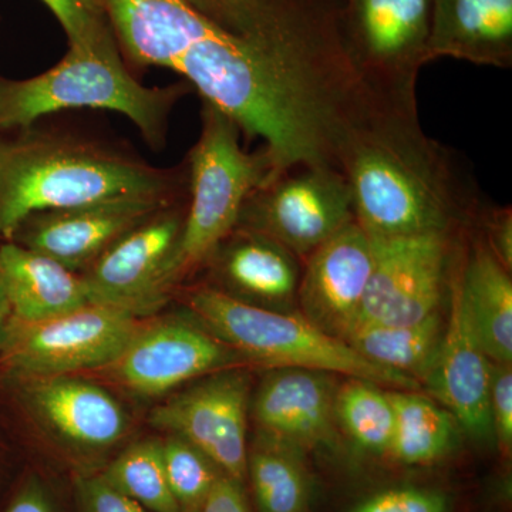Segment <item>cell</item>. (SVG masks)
Returning a JSON list of instances; mask_svg holds the SVG:
<instances>
[{
    "instance_id": "1",
    "label": "cell",
    "mask_w": 512,
    "mask_h": 512,
    "mask_svg": "<svg viewBox=\"0 0 512 512\" xmlns=\"http://www.w3.org/2000/svg\"><path fill=\"white\" fill-rule=\"evenodd\" d=\"M92 2L126 62L183 77L242 134L262 140L274 173L340 171L343 151L372 119V96L343 46L338 0L256 35L228 32L188 0Z\"/></svg>"
},
{
    "instance_id": "2",
    "label": "cell",
    "mask_w": 512,
    "mask_h": 512,
    "mask_svg": "<svg viewBox=\"0 0 512 512\" xmlns=\"http://www.w3.org/2000/svg\"><path fill=\"white\" fill-rule=\"evenodd\" d=\"M355 220L370 237L461 234L476 228L483 192L463 158L427 137L419 120L390 117L343 153Z\"/></svg>"
},
{
    "instance_id": "3",
    "label": "cell",
    "mask_w": 512,
    "mask_h": 512,
    "mask_svg": "<svg viewBox=\"0 0 512 512\" xmlns=\"http://www.w3.org/2000/svg\"><path fill=\"white\" fill-rule=\"evenodd\" d=\"M0 140V235L13 238L40 212L67 210L124 195H180L183 171L154 167L123 148L55 131L23 128Z\"/></svg>"
},
{
    "instance_id": "4",
    "label": "cell",
    "mask_w": 512,
    "mask_h": 512,
    "mask_svg": "<svg viewBox=\"0 0 512 512\" xmlns=\"http://www.w3.org/2000/svg\"><path fill=\"white\" fill-rule=\"evenodd\" d=\"M187 83L144 86L128 70L110 26L99 35L70 43L59 63L25 80L0 79V131L35 126L50 114L74 109L123 114L151 147L164 148L175 104Z\"/></svg>"
},
{
    "instance_id": "5",
    "label": "cell",
    "mask_w": 512,
    "mask_h": 512,
    "mask_svg": "<svg viewBox=\"0 0 512 512\" xmlns=\"http://www.w3.org/2000/svg\"><path fill=\"white\" fill-rule=\"evenodd\" d=\"M188 306L215 338L259 365L318 370L393 390H420L419 380L369 362L345 340L323 332L302 315L241 301L211 285L188 293Z\"/></svg>"
},
{
    "instance_id": "6",
    "label": "cell",
    "mask_w": 512,
    "mask_h": 512,
    "mask_svg": "<svg viewBox=\"0 0 512 512\" xmlns=\"http://www.w3.org/2000/svg\"><path fill=\"white\" fill-rule=\"evenodd\" d=\"M241 134L224 111L202 101L200 137L187 160V211L177 252L180 281L205 265L237 228L251 192L274 174L264 148L248 153Z\"/></svg>"
},
{
    "instance_id": "7",
    "label": "cell",
    "mask_w": 512,
    "mask_h": 512,
    "mask_svg": "<svg viewBox=\"0 0 512 512\" xmlns=\"http://www.w3.org/2000/svg\"><path fill=\"white\" fill-rule=\"evenodd\" d=\"M433 0H338L340 35L360 82L396 116L419 119Z\"/></svg>"
},
{
    "instance_id": "8",
    "label": "cell",
    "mask_w": 512,
    "mask_h": 512,
    "mask_svg": "<svg viewBox=\"0 0 512 512\" xmlns=\"http://www.w3.org/2000/svg\"><path fill=\"white\" fill-rule=\"evenodd\" d=\"M352 221L345 175L322 165H296L269 175L251 192L237 228L265 235L305 262Z\"/></svg>"
},
{
    "instance_id": "9",
    "label": "cell",
    "mask_w": 512,
    "mask_h": 512,
    "mask_svg": "<svg viewBox=\"0 0 512 512\" xmlns=\"http://www.w3.org/2000/svg\"><path fill=\"white\" fill-rule=\"evenodd\" d=\"M468 232L369 235L373 269L356 323L410 325L440 312Z\"/></svg>"
},
{
    "instance_id": "10",
    "label": "cell",
    "mask_w": 512,
    "mask_h": 512,
    "mask_svg": "<svg viewBox=\"0 0 512 512\" xmlns=\"http://www.w3.org/2000/svg\"><path fill=\"white\" fill-rule=\"evenodd\" d=\"M185 211L187 202L175 201L107 249L82 274L90 302L113 306L137 318L160 309L180 282L177 252Z\"/></svg>"
},
{
    "instance_id": "11",
    "label": "cell",
    "mask_w": 512,
    "mask_h": 512,
    "mask_svg": "<svg viewBox=\"0 0 512 512\" xmlns=\"http://www.w3.org/2000/svg\"><path fill=\"white\" fill-rule=\"evenodd\" d=\"M141 323L131 313L89 302L40 322L13 320L3 353L10 366L25 377L104 369L123 352Z\"/></svg>"
},
{
    "instance_id": "12",
    "label": "cell",
    "mask_w": 512,
    "mask_h": 512,
    "mask_svg": "<svg viewBox=\"0 0 512 512\" xmlns=\"http://www.w3.org/2000/svg\"><path fill=\"white\" fill-rule=\"evenodd\" d=\"M249 393L248 373L220 370L157 406L150 423L187 441L241 483L247 476Z\"/></svg>"
},
{
    "instance_id": "13",
    "label": "cell",
    "mask_w": 512,
    "mask_h": 512,
    "mask_svg": "<svg viewBox=\"0 0 512 512\" xmlns=\"http://www.w3.org/2000/svg\"><path fill=\"white\" fill-rule=\"evenodd\" d=\"M237 360L227 345L188 320L143 322L126 348L104 367L114 382L138 396H161Z\"/></svg>"
},
{
    "instance_id": "14",
    "label": "cell",
    "mask_w": 512,
    "mask_h": 512,
    "mask_svg": "<svg viewBox=\"0 0 512 512\" xmlns=\"http://www.w3.org/2000/svg\"><path fill=\"white\" fill-rule=\"evenodd\" d=\"M178 195L137 194L32 215L13 238L72 271H87L131 229L177 201ZM79 274V272H77Z\"/></svg>"
},
{
    "instance_id": "15",
    "label": "cell",
    "mask_w": 512,
    "mask_h": 512,
    "mask_svg": "<svg viewBox=\"0 0 512 512\" xmlns=\"http://www.w3.org/2000/svg\"><path fill=\"white\" fill-rule=\"evenodd\" d=\"M372 269V238L352 221L303 262L296 295L303 318L345 339L359 319Z\"/></svg>"
},
{
    "instance_id": "16",
    "label": "cell",
    "mask_w": 512,
    "mask_h": 512,
    "mask_svg": "<svg viewBox=\"0 0 512 512\" xmlns=\"http://www.w3.org/2000/svg\"><path fill=\"white\" fill-rule=\"evenodd\" d=\"M461 252L448 288V322L444 325L439 350L423 382L470 436L488 439L494 436L490 416L493 362L478 342L461 295L457 274Z\"/></svg>"
},
{
    "instance_id": "17",
    "label": "cell",
    "mask_w": 512,
    "mask_h": 512,
    "mask_svg": "<svg viewBox=\"0 0 512 512\" xmlns=\"http://www.w3.org/2000/svg\"><path fill=\"white\" fill-rule=\"evenodd\" d=\"M332 376L293 367L269 372L252 406L264 436L292 448L329 443L335 436L338 392Z\"/></svg>"
},
{
    "instance_id": "18",
    "label": "cell",
    "mask_w": 512,
    "mask_h": 512,
    "mask_svg": "<svg viewBox=\"0 0 512 512\" xmlns=\"http://www.w3.org/2000/svg\"><path fill=\"white\" fill-rule=\"evenodd\" d=\"M25 396L40 420L62 439L84 448H107L123 439L128 419L106 390L69 376L26 377Z\"/></svg>"
},
{
    "instance_id": "19",
    "label": "cell",
    "mask_w": 512,
    "mask_h": 512,
    "mask_svg": "<svg viewBox=\"0 0 512 512\" xmlns=\"http://www.w3.org/2000/svg\"><path fill=\"white\" fill-rule=\"evenodd\" d=\"M218 286L212 288L241 301L285 306L298 295L302 268L292 252L271 238L244 228H235L212 252Z\"/></svg>"
},
{
    "instance_id": "20",
    "label": "cell",
    "mask_w": 512,
    "mask_h": 512,
    "mask_svg": "<svg viewBox=\"0 0 512 512\" xmlns=\"http://www.w3.org/2000/svg\"><path fill=\"white\" fill-rule=\"evenodd\" d=\"M512 67V0H433L429 62Z\"/></svg>"
},
{
    "instance_id": "21",
    "label": "cell",
    "mask_w": 512,
    "mask_h": 512,
    "mask_svg": "<svg viewBox=\"0 0 512 512\" xmlns=\"http://www.w3.org/2000/svg\"><path fill=\"white\" fill-rule=\"evenodd\" d=\"M0 286L16 322L55 318L90 302L82 274L19 242L0 247Z\"/></svg>"
},
{
    "instance_id": "22",
    "label": "cell",
    "mask_w": 512,
    "mask_h": 512,
    "mask_svg": "<svg viewBox=\"0 0 512 512\" xmlns=\"http://www.w3.org/2000/svg\"><path fill=\"white\" fill-rule=\"evenodd\" d=\"M457 274L464 305L485 355L493 363L511 365V271L498 261L480 232L473 235L471 229Z\"/></svg>"
},
{
    "instance_id": "23",
    "label": "cell",
    "mask_w": 512,
    "mask_h": 512,
    "mask_svg": "<svg viewBox=\"0 0 512 512\" xmlns=\"http://www.w3.org/2000/svg\"><path fill=\"white\" fill-rule=\"evenodd\" d=\"M444 325L440 312L410 325L356 323L343 340L369 362L421 383L439 350Z\"/></svg>"
},
{
    "instance_id": "24",
    "label": "cell",
    "mask_w": 512,
    "mask_h": 512,
    "mask_svg": "<svg viewBox=\"0 0 512 512\" xmlns=\"http://www.w3.org/2000/svg\"><path fill=\"white\" fill-rule=\"evenodd\" d=\"M394 407V431L389 453L400 463L421 466L450 451L456 437L453 414L434 400L412 390L389 392Z\"/></svg>"
},
{
    "instance_id": "25",
    "label": "cell",
    "mask_w": 512,
    "mask_h": 512,
    "mask_svg": "<svg viewBox=\"0 0 512 512\" xmlns=\"http://www.w3.org/2000/svg\"><path fill=\"white\" fill-rule=\"evenodd\" d=\"M292 450L295 448L265 436L248 454L247 473L251 477L259 511H306L308 480Z\"/></svg>"
},
{
    "instance_id": "26",
    "label": "cell",
    "mask_w": 512,
    "mask_h": 512,
    "mask_svg": "<svg viewBox=\"0 0 512 512\" xmlns=\"http://www.w3.org/2000/svg\"><path fill=\"white\" fill-rule=\"evenodd\" d=\"M101 476L150 512H183L168 484L161 441L134 443Z\"/></svg>"
},
{
    "instance_id": "27",
    "label": "cell",
    "mask_w": 512,
    "mask_h": 512,
    "mask_svg": "<svg viewBox=\"0 0 512 512\" xmlns=\"http://www.w3.org/2000/svg\"><path fill=\"white\" fill-rule=\"evenodd\" d=\"M336 421L356 444L366 450H390L394 431V407L389 392L379 384L350 379L339 387L335 400Z\"/></svg>"
},
{
    "instance_id": "28",
    "label": "cell",
    "mask_w": 512,
    "mask_h": 512,
    "mask_svg": "<svg viewBox=\"0 0 512 512\" xmlns=\"http://www.w3.org/2000/svg\"><path fill=\"white\" fill-rule=\"evenodd\" d=\"M165 474L181 511L200 510L221 474L200 450L177 436L161 441ZM224 476V474H222Z\"/></svg>"
},
{
    "instance_id": "29",
    "label": "cell",
    "mask_w": 512,
    "mask_h": 512,
    "mask_svg": "<svg viewBox=\"0 0 512 512\" xmlns=\"http://www.w3.org/2000/svg\"><path fill=\"white\" fill-rule=\"evenodd\" d=\"M202 15L237 35L271 32L284 25L295 0H188Z\"/></svg>"
},
{
    "instance_id": "30",
    "label": "cell",
    "mask_w": 512,
    "mask_h": 512,
    "mask_svg": "<svg viewBox=\"0 0 512 512\" xmlns=\"http://www.w3.org/2000/svg\"><path fill=\"white\" fill-rule=\"evenodd\" d=\"M62 25L70 43L83 42L109 28L92 0H42Z\"/></svg>"
},
{
    "instance_id": "31",
    "label": "cell",
    "mask_w": 512,
    "mask_h": 512,
    "mask_svg": "<svg viewBox=\"0 0 512 512\" xmlns=\"http://www.w3.org/2000/svg\"><path fill=\"white\" fill-rule=\"evenodd\" d=\"M76 498L79 512H150L116 490L103 476L77 477Z\"/></svg>"
},
{
    "instance_id": "32",
    "label": "cell",
    "mask_w": 512,
    "mask_h": 512,
    "mask_svg": "<svg viewBox=\"0 0 512 512\" xmlns=\"http://www.w3.org/2000/svg\"><path fill=\"white\" fill-rule=\"evenodd\" d=\"M352 512H446L443 495L417 488L384 491Z\"/></svg>"
},
{
    "instance_id": "33",
    "label": "cell",
    "mask_w": 512,
    "mask_h": 512,
    "mask_svg": "<svg viewBox=\"0 0 512 512\" xmlns=\"http://www.w3.org/2000/svg\"><path fill=\"white\" fill-rule=\"evenodd\" d=\"M490 416L493 434L505 448L512 446L511 365L491 363Z\"/></svg>"
},
{
    "instance_id": "34",
    "label": "cell",
    "mask_w": 512,
    "mask_h": 512,
    "mask_svg": "<svg viewBox=\"0 0 512 512\" xmlns=\"http://www.w3.org/2000/svg\"><path fill=\"white\" fill-rule=\"evenodd\" d=\"M477 231L491 252L511 271L512 269V211L508 207L484 205L478 217Z\"/></svg>"
},
{
    "instance_id": "35",
    "label": "cell",
    "mask_w": 512,
    "mask_h": 512,
    "mask_svg": "<svg viewBox=\"0 0 512 512\" xmlns=\"http://www.w3.org/2000/svg\"><path fill=\"white\" fill-rule=\"evenodd\" d=\"M201 512H251L241 483L227 476L218 478L201 505Z\"/></svg>"
},
{
    "instance_id": "36",
    "label": "cell",
    "mask_w": 512,
    "mask_h": 512,
    "mask_svg": "<svg viewBox=\"0 0 512 512\" xmlns=\"http://www.w3.org/2000/svg\"><path fill=\"white\" fill-rule=\"evenodd\" d=\"M3 512H55V510L42 485L36 480H29L20 485Z\"/></svg>"
},
{
    "instance_id": "37",
    "label": "cell",
    "mask_w": 512,
    "mask_h": 512,
    "mask_svg": "<svg viewBox=\"0 0 512 512\" xmlns=\"http://www.w3.org/2000/svg\"><path fill=\"white\" fill-rule=\"evenodd\" d=\"M13 316L10 312L8 301H6L5 293L0 286V353L5 352L8 345L10 328H12Z\"/></svg>"
}]
</instances>
